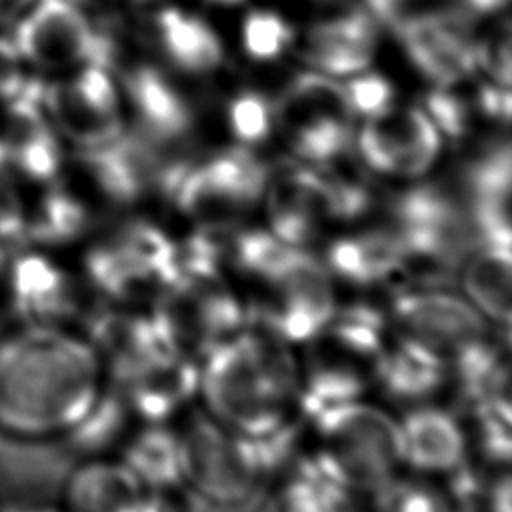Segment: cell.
Segmentation results:
<instances>
[{"mask_svg": "<svg viewBox=\"0 0 512 512\" xmlns=\"http://www.w3.org/2000/svg\"><path fill=\"white\" fill-rule=\"evenodd\" d=\"M106 372L90 340L68 326L12 324L0 334V434L62 440L92 410Z\"/></svg>", "mask_w": 512, "mask_h": 512, "instance_id": "obj_1", "label": "cell"}, {"mask_svg": "<svg viewBox=\"0 0 512 512\" xmlns=\"http://www.w3.org/2000/svg\"><path fill=\"white\" fill-rule=\"evenodd\" d=\"M300 378L286 340L246 326L202 360L198 392L204 412L218 424L260 438L292 424L300 410Z\"/></svg>", "mask_w": 512, "mask_h": 512, "instance_id": "obj_2", "label": "cell"}, {"mask_svg": "<svg viewBox=\"0 0 512 512\" xmlns=\"http://www.w3.org/2000/svg\"><path fill=\"white\" fill-rule=\"evenodd\" d=\"M310 420L314 456L348 490H382L404 464L398 420L374 404L356 398Z\"/></svg>", "mask_w": 512, "mask_h": 512, "instance_id": "obj_3", "label": "cell"}, {"mask_svg": "<svg viewBox=\"0 0 512 512\" xmlns=\"http://www.w3.org/2000/svg\"><path fill=\"white\" fill-rule=\"evenodd\" d=\"M80 278L110 302L158 298L178 280L176 242L150 222H128L88 246Z\"/></svg>", "mask_w": 512, "mask_h": 512, "instance_id": "obj_4", "label": "cell"}, {"mask_svg": "<svg viewBox=\"0 0 512 512\" xmlns=\"http://www.w3.org/2000/svg\"><path fill=\"white\" fill-rule=\"evenodd\" d=\"M256 298L248 316L258 326L292 342H310L336 310L330 272L298 246H288L254 278Z\"/></svg>", "mask_w": 512, "mask_h": 512, "instance_id": "obj_5", "label": "cell"}, {"mask_svg": "<svg viewBox=\"0 0 512 512\" xmlns=\"http://www.w3.org/2000/svg\"><path fill=\"white\" fill-rule=\"evenodd\" d=\"M152 318L166 344L196 362L244 330L250 316L222 276H180L156 298Z\"/></svg>", "mask_w": 512, "mask_h": 512, "instance_id": "obj_6", "label": "cell"}, {"mask_svg": "<svg viewBox=\"0 0 512 512\" xmlns=\"http://www.w3.org/2000/svg\"><path fill=\"white\" fill-rule=\"evenodd\" d=\"M274 124L292 150L310 162L326 164L346 152L354 108L346 88L322 74H300L280 94Z\"/></svg>", "mask_w": 512, "mask_h": 512, "instance_id": "obj_7", "label": "cell"}, {"mask_svg": "<svg viewBox=\"0 0 512 512\" xmlns=\"http://www.w3.org/2000/svg\"><path fill=\"white\" fill-rule=\"evenodd\" d=\"M182 482L218 504L244 500L264 474L252 438L218 424L206 412L178 430Z\"/></svg>", "mask_w": 512, "mask_h": 512, "instance_id": "obj_8", "label": "cell"}, {"mask_svg": "<svg viewBox=\"0 0 512 512\" xmlns=\"http://www.w3.org/2000/svg\"><path fill=\"white\" fill-rule=\"evenodd\" d=\"M80 274L66 268L56 252L36 246H14L8 254L0 304L14 324L68 326L82 312Z\"/></svg>", "mask_w": 512, "mask_h": 512, "instance_id": "obj_9", "label": "cell"}, {"mask_svg": "<svg viewBox=\"0 0 512 512\" xmlns=\"http://www.w3.org/2000/svg\"><path fill=\"white\" fill-rule=\"evenodd\" d=\"M266 166L248 150L234 148L188 166L172 196L190 220L202 228H228L264 196Z\"/></svg>", "mask_w": 512, "mask_h": 512, "instance_id": "obj_10", "label": "cell"}, {"mask_svg": "<svg viewBox=\"0 0 512 512\" xmlns=\"http://www.w3.org/2000/svg\"><path fill=\"white\" fill-rule=\"evenodd\" d=\"M12 42L22 60L40 70L110 66L112 42L72 0H34L16 20Z\"/></svg>", "mask_w": 512, "mask_h": 512, "instance_id": "obj_11", "label": "cell"}, {"mask_svg": "<svg viewBox=\"0 0 512 512\" xmlns=\"http://www.w3.org/2000/svg\"><path fill=\"white\" fill-rule=\"evenodd\" d=\"M40 104L50 124L82 150L104 146L122 134L118 94L104 66L88 64L42 84Z\"/></svg>", "mask_w": 512, "mask_h": 512, "instance_id": "obj_12", "label": "cell"}, {"mask_svg": "<svg viewBox=\"0 0 512 512\" xmlns=\"http://www.w3.org/2000/svg\"><path fill=\"white\" fill-rule=\"evenodd\" d=\"M40 88L42 82L34 92L0 104V174L20 190L50 182L64 170Z\"/></svg>", "mask_w": 512, "mask_h": 512, "instance_id": "obj_13", "label": "cell"}, {"mask_svg": "<svg viewBox=\"0 0 512 512\" xmlns=\"http://www.w3.org/2000/svg\"><path fill=\"white\" fill-rule=\"evenodd\" d=\"M358 148L378 174L418 178L430 170L440 150V134L426 112L388 106L368 116L360 130Z\"/></svg>", "mask_w": 512, "mask_h": 512, "instance_id": "obj_14", "label": "cell"}, {"mask_svg": "<svg viewBox=\"0 0 512 512\" xmlns=\"http://www.w3.org/2000/svg\"><path fill=\"white\" fill-rule=\"evenodd\" d=\"M398 334L412 338L446 358L484 338L486 320L464 296L440 290L402 292L392 304Z\"/></svg>", "mask_w": 512, "mask_h": 512, "instance_id": "obj_15", "label": "cell"}, {"mask_svg": "<svg viewBox=\"0 0 512 512\" xmlns=\"http://www.w3.org/2000/svg\"><path fill=\"white\" fill-rule=\"evenodd\" d=\"M122 82L142 138L162 150L186 140L194 122L192 106L168 76L150 64H138L124 72Z\"/></svg>", "mask_w": 512, "mask_h": 512, "instance_id": "obj_16", "label": "cell"}, {"mask_svg": "<svg viewBox=\"0 0 512 512\" xmlns=\"http://www.w3.org/2000/svg\"><path fill=\"white\" fill-rule=\"evenodd\" d=\"M402 462L422 474L456 472L466 454L460 422L436 406H420L398 420Z\"/></svg>", "mask_w": 512, "mask_h": 512, "instance_id": "obj_17", "label": "cell"}, {"mask_svg": "<svg viewBox=\"0 0 512 512\" xmlns=\"http://www.w3.org/2000/svg\"><path fill=\"white\" fill-rule=\"evenodd\" d=\"M198 374L194 360L166 352L118 386L132 412L148 422H162L198 392Z\"/></svg>", "mask_w": 512, "mask_h": 512, "instance_id": "obj_18", "label": "cell"}, {"mask_svg": "<svg viewBox=\"0 0 512 512\" xmlns=\"http://www.w3.org/2000/svg\"><path fill=\"white\" fill-rule=\"evenodd\" d=\"M376 48V30L366 14H346L314 26L302 44L308 64L326 74H356L364 70Z\"/></svg>", "mask_w": 512, "mask_h": 512, "instance_id": "obj_19", "label": "cell"}, {"mask_svg": "<svg viewBox=\"0 0 512 512\" xmlns=\"http://www.w3.org/2000/svg\"><path fill=\"white\" fill-rule=\"evenodd\" d=\"M510 148L502 144L468 172L470 216L480 242L510 248Z\"/></svg>", "mask_w": 512, "mask_h": 512, "instance_id": "obj_20", "label": "cell"}, {"mask_svg": "<svg viewBox=\"0 0 512 512\" xmlns=\"http://www.w3.org/2000/svg\"><path fill=\"white\" fill-rule=\"evenodd\" d=\"M144 490L122 460L92 458L66 476L60 508L64 512H124Z\"/></svg>", "mask_w": 512, "mask_h": 512, "instance_id": "obj_21", "label": "cell"}, {"mask_svg": "<svg viewBox=\"0 0 512 512\" xmlns=\"http://www.w3.org/2000/svg\"><path fill=\"white\" fill-rule=\"evenodd\" d=\"M446 358L436 350L398 334L394 342H386L374 376L398 398L420 400L432 394L446 378Z\"/></svg>", "mask_w": 512, "mask_h": 512, "instance_id": "obj_22", "label": "cell"}, {"mask_svg": "<svg viewBox=\"0 0 512 512\" xmlns=\"http://www.w3.org/2000/svg\"><path fill=\"white\" fill-rule=\"evenodd\" d=\"M328 270L356 286H370L404 270V252L394 230L340 236L328 252Z\"/></svg>", "mask_w": 512, "mask_h": 512, "instance_id": "obj_23", "label": "cell"}, {"mask_svg": "<svg viewBox=\"0 0 512 512\" xmlns=\"http://www.w3.org/2000/svg\"><path fill=\"white\" fill-rule=\"evenodd\" d=\"M510 248L480 242L460 268L462 296L490 322L510 324Z\"/></svg>", "mask_w": 512, "mask_h": 512, "instance_id": "obj_24", "label": "cell"}, {"mask_svg": "<svg viewBox=\"0 0 512 512\" xmlns=\"http://www.w3.org/2000/svg\"><path fill=\"white\" fill-rule=\"evenodd\" d=\"M412 62L438 84L468 78L474 70V44L464 38L458 26L432 24L398 32Z\"/></svg>", "mask_w": 512, "mask_h": 512, "instance_id": "obj_25", "label": "cell"}, {"mask_svg": "<svg viewBox=\"0 0 512 512\" xmlns=\"http://www.w3.org/2000/svg\"><path fill=\"white\" fill-rule=\"evenodd\" d=\"M154 30L168 58L188 72H210L222 62V46L212 28L178 8H160Z\"/></svg>", "mask_w": 512, "mask_h": 512, "instance_id": "obj_26", "label": "cell"}, {"mask_svg": "<svg viewBox=\"0 0 512 512\" xmlns=\"http://www.w3.org/2000/svg\"><path fill=\"white\" fill-rule=\"evenodd\" d=\"M348 492L312 454L264 500L260 512H342Z\"/></svg>", "mask_w": 512, "mask_h": 512, "instance_id": "obj_27", "label": "cell"}, {"mask_svg": "<svg viewBox=\"0 0 512 512\" xmlns=\"http://www.w3.org/2000/svg\"><path fill=\"white\" fill-rule=\"evenodd\" d=\"M146 490L168 492L182 482L178 432L150 422L130 438L120 458Z\"/></svg>", "mask_w": 512, "mask_h": 512, "instance_id": "obj_28", "label": "cell"}, {"mask_svg": "<svg viewBox=\"0 0 512 512\" xmlns=\"http://www.w3.org/2000/svg\"><path fill=\"white\" fill-rule=\"evenodd\" d=\"M504 2L506 0H366L370 12L396 32L432 24L462 26L498 10Z\"/></svg>", "mask_w": 512, "mask_h": 512, "instance_id": "obj_29", "label": "cell"}, {"mask_svg": "<svg viewBox=\"0 0 512 512\" xmlns=\"http://www.w3.org/2000/svg\"><path fill=\"white\" fill-rule=\"evenodd\" d=\"M128 412L130 408L124 396L120 392L112 394L106 386L92 410L62 440H68L72 448L84 454H98L122 432Z\"/></svg>", "mask_w": 512, "mask_h": 512, "instance_id": "obj_30", "label": "cell"}, {"mask_svg": "<svg viewBox=\"0 0 512 512\" xmlns=\"http://www.w3.org/2000/svg\"><path fill=\"white\" fill-rule=\"evenodd\" d=\"M246 52L256 60H272L280 56L292 42L290 26L274 12L256 10L246 16L242 26Z\"/></svg>", "mask_w": 512, "mask_h": 512, "instance_id": "obj_31", "label": "cell"}, {"mask_svg": "<svg viewBox=\"0 0 512 512\" xmlns=\"http://www.w3.org/2000/svg\"><path fill=\"white\" fill-rule=\"evenodd\" d=\"M228 118L234 136L244 144H254L268 136L274 124V108L264 96L244 92L232 100Z\"/></svg>", "mask_w": 512, "mask_h": 512, "instance_id": "obj_32", "label": "cell"}, {"mask_svg": "<svg viewBox=\"0 0 512 512\" xmlns=\"http://www.w3.org/2000/svg\"><path fill=\"white\" fill-rule=\"evenodd\" d=\"M386 512H456L450 496L426 484H386Z\"/></svg>", "mask_w": 512, "mask_h": 512, "instance_id": "obj_33", "label": "cell"}, {"mask_svg": "<svg viewBox=\"0 0 512 512\" xmlns=\"http://www.w3.org/2000/svg\"><path fill=\"white\" fill-rule=\"evenodd\" d=\"M474 58L482 64V68L496 80L508 88L510 84V22H498L476 46Z\"/></svg>", "mask_w": 512, "mask_h": 512, "instance_id": "obj_34", "label": "cell"}, {"mask_svg": "<svg viewBox=\"0 0 512 512\" xmlns=\"http://www.w3.org/2000/svg\"><path fill=\"white\" fill-rule=\"evenodd\" d=\"M24 64L12 38L0 36V104L30 94L40 86V80L26 74Z\"/></svg>", "mask_w": 512, "mask_h": 512, "instance_id": "obj_35", "label": "cell"}, {"mask_svg": "<svg viewBox=\"0 0 512 512\" xmlns=\"http://www.w3.org/2000/svg\"><path fill=\"white\" fill-rule=\"evenodd\" d=\"M344 88L354 112L360 114H378L392 102V88L388 80L378 74H362L348 82Z\"/></svg>", "mask_w": 512, "mask_h": 512, "instance_id": "obj_36", "label": "cell"}, {"mask_svg": "<svg viewBox=\"0 0 512 512\" xmlns=\"http://www.w3.org/2000/svg\"><path fill=\"white\" fill-rule=\"evenodd\" d=\"M24 238V196L0 174V244L20 246Z\"/></svg>", "mask_w": 512, "mask_h": 512, "instance_id": "obj_37", "label": "cell"}, {"mask_svg": "<svg viewBox=\"0 0 512 512\" xmlns=\"http://www.w3.org/2000/svg\"><path fill=\"white\" fill-rule=\"evenodd\" d=\"M164 494L160 490H144L124 512H174Z\"/></svg>", "mask_w": 512, "mask_h": 512, "instance_id": "obj_38", "label": "cell"}, {"mask_svg": "<svg viewBox=\"0 0 512 512\" xmlns=\"http://www.w3.org/2000/svg\"><path fill=\"white\" fill-rule=\"evenodd\" d=\"M510 478L500 476L488 492V512H510Z\"/></svg>", "mask_w": 512, "mask_h": 512, "instance_id": "obj_39", "label": "cell"}, {"mask_svg": "<svg viewBox=\"0 0 512 512\" xmlns=\"http://www.w3.org/2000/svg\"><path fill=\"white\" fill-rule=\"evenodd\" d=\"M34 0H0V26L16 22Z\"/></svg>", "mask_w": 512, "mask_h": 512, "instance_id": "obj_40", "label": "cell"}, {"mask_svg": "<svg viewBox=\"0 0 512 512\" xmlns=\"http://www.w3.org/2000/svg\"><path fill=\"white\" fill-rule=\"evenodd\" d=\"M2 512H64L60 506L58 508H52V506H38V504H28V506H12L8 510H2Z\"/></svg>", "mask_w": 512, "mask_h": 512, "instance_id": "obj_41", "label": "cell"}, {"mask_svg": "<svg viewBox=\"0 0 512 512\" xmlns=\"http://www.w3.org/2000/svg\"><path fill=\"white\" fill-rule=\"evenodd\" d=\"M14 246H6V244H0V280H2V272H4V266H6V260H8V254Z\"/></svg>", "mask_w": 512, "mask_h": 512, "instance_id": "obj_42", "label": "cell"}, {"mask_svg": "<svg viewBox=\"0 0 512 512\" xmlns=\"http://www.w3.org/2000/svg\"><path fill=\"white\" fill-rule=\"evenodd\" d=\"M74 4L78 2H86V4H104V2H110V0H72Z\"/></svg>", "mask_w": 512, "mask_h": 512, "instance_id": "obj_43", "label": "cell"}, {"mask_svg": "<svg viewBox=\"0 0 512 512\" xmlns=\"http://www.w3.org/2000/svg\"><path fill=\"white\" fill-rule=\"evenodd\" d=\"M214 2H220V4H236L240 0H214Z\"/></svg>", "mask_w": 512, "mask_h": 512, "instance_id": "obj_44", "label": "cell"}]
</instances>
